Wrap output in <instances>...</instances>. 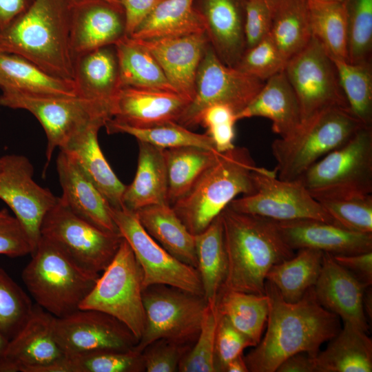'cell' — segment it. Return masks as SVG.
I'll list each match as a JSON object with an SVG mask.
<instances>
[{
	"mask_svg": "<svg viewBox=\"0 0 372 372\" xmlns=\"http://www.w3.org/2000/svg\"><path fill=\"white\" fill-rule=\"evenodd\" d=\"M238 121L263 117L272 122L280 137L293 133L301 124L298 100L284 70L267 80L254 99L236 114Z\"/></svg>",
	"mask_w": 372,
	"mask_h": 372,
	"instance_id": "obj_27",
	"label": "cell"
},
{
	"mask_svg": "<svg viewBox=\"0 0 372 372\" xmlns=\"http://www.w3.org/2000/svg\"><path fill=\"white\" fill-rule=\"evenodd\" d=\"M163 0H122L126 35L131 36L144 19Z\"/></svg>",
	"mask_w": 372,
	"mask_h": 372,
	"instance_id": "obj_55",
	"label": "cell"
},
{
	"mask_svg": "<svg viewBox=\"0 0 372 372\" xmlns=\"http://www.w3.org/2000/svg\"><path fill=\"white\" fill-rule=\"evenodd\" d=\"M274 222L282 239L294 251L312 249L332 255H351L372 251V234L352 231L315 219Z\"/></svg>",
	"mask_w": 372,
	"mask_h": 372,
	"instance_id": "obj_22",
	"label": "cell"
},
{
	"mask_svg": "<svg viewBox=\"0 0 372 372\" xmlns=\"http://www.w3.org/2000/svg\"><path fill=\"white\" fill-rule=\"evenodd\" d=\"M0 51L19 55L46 73L73 81L68 0H34L0 31Z\"/></svg>",
	"mask_w": 372,
	"mask_h": 372,
	"instance_id": "obj_3",
	"label": "cell"
},
{
	"mask_svg": "<svg viewBox=\"0 0 372 372\" xmlns=\"http://www.w3.org/2000/svg\"><path fill=\"white\" fill-rule=\"evenodd\" d=\"M317 200L335 225L355 232L372 234V194Z\"/></svg>",
	"mask_w": 372,
	"mask_h": 372,
	"instance_id": "obj_45",
	"label": "cell"
},
{
	"mask_svg": "<svg viewBox=\"0 0 372 372\" xmlns=\"http://www.w3.org/2000/svg\"><path fill=\"white\" fill-rule=\"evenodd\" d=\"M0 105L30 112L40 123L47 138V168L56 148H64L79 132L96 120L112 118L110 108L79 96L32 94L3 90Z\"/></svg>",
	"mask_w": 372,
	"mask_h": 372,
	"instance_id": "obj_7",
	"label": "cell"
},
{
	"mask_svg": "<svg viewBox=\"0 0 372 372\" xmlns=\"http://www.w3.org/2000/svg\"><path fill=\"white\" fill-rule=\"evenodd\" d=\"M256 163L247 148L235 146L216 161L171 205L193 235L205 230L231 202L254 192Z\"/></svg>",
	"mask_w": 372,
	"mask_h": 372,
	"instance_id": "obj_4",
	"label": "cell"
},
{
	"mask_svg": "<svg viewBox=\"0 0 372 372\" xmlns=\"http://www.w3.org/2000/svg\"><path fill=\"white\" fill-rule=\"evenodd\" d=\"M145 366L141 353L101 351L68 356L58 372H141Z\"/></svg>",
	"mask_w": 372,
	"mask_h": 372,
	"instance_id": "obj_43",
	"label": "cell"
},
{
	"mask_svg": "<svg viewBox=\"0 0 372 372\" xmlns=\"http://www.w3.org/2000/svg\"><path fill=\"white\" fill-rule=\"evenodd\" d=\"M120 87L176 92L153 55L125 35L115 44Z\"/></svg>",
	"mask_w": 372,
	"mask_h": 372,
	"instance_id": "obj_34",
	"label": "cell"
},
{
	"mask_svg": "<svg viewBox=\"0 0 372 372\" xmlns=\"http://www.w3.org/2000/svg\"><path fill=\"white\" fill-rule=\"evenodd\" d=\"M227 273L222 289L265 294L272 266L295 255L282 239L274 220L234 210L220 214Z\"/></svg>",
	"mask_w": 372,
	"mask_h": 372,
	"instance_id": "obj_2",
	"label": "cell"
},
{
	"mask_svg": "<svg viewBox=\"0 0 372 372\" xmlns=\"http://www.w3.org/2000/svg\"><path fill=\"white\" fill-rule=\"evenodd\" d=\"M56 162L62 189L59 198L63 203L75 214L96 227L119 233L110 214L111 206L76 161L60 150Z\"/></svg>",
	"mask_w": 372,
	"mask_h": 372,
	"instance_id": "obj_25",
	"label": "cell"
},
{
	"mask_svg": "<svg viewBox=\"0 0 372 372\" xmlns=\"http://www.w3.org/2000/svg\"><path fill=\"white\" fill-rule=\"evenodd\" d=\"M68 1H72V0H68ZM111 3H113V4H115V5H118V6H122L121 4V1L122 0H105Z\"/></svg>",
	"mask_w": 372,
	"mask_h": 372,
	"instance_id": "obj_61",
	"label": "cell"
},
{
	"mask_svg": "<svg viewBox=\"0 0 372 372\" xmlns=\"http://www.w3.org/2000/svg\"><path fill=\"white\" fill-rule=\"evenodd\" d=\"M143 280L141 267L123 238L113 259L79 309L97 310L114 317L139 341L145 326Z\"/></svg>",
	"mask_w": 372,
	"mask_h": 372,
	"instance_id": "obj_9",
	"label": "cell"
},
{
	"mask_svg": "<svg viewBox=\"0 0 372 372\" xmlns=\"http://www.w3.org/2000/svg\"><path fill=\"white\" fill-rule=\"evenodd\" d=\"M105 121L96 120L75 135L60 149L70 154L112 207H123L126 185L117 177L99 145L98 133Z\"/></svg>",
	"mask_w": 372,
	"mask_h": 372,
	"instance_id": "obj_26",
	"label": "cell"
},
{
	"mask_svg": "<svg viewBox=\"0 0 372 372\" xmlns=\"http://www.w3.org/2000/svg\"><path fill=\"white\" fill-rule=\"evenodd\" d=\"M315 358L316 372L372 371V340L348 322Z\"/></svg>",
	"mask_w": 372,
	"mask_h": 372,
	"instance_id": "obj_32",
	"label": "cell"
},
{
	"mask_svg": "<svg viewBox=\"0 0 372 372\" xmlns=\"http://www.w3.org/2000/svg\"><path fill=\"white\" fill-rule=\"evenodd\" d=\"M264 83L223 63L209 43L197 70L194 97L178 123L188 129L196 127L200 113L214 104L227 105L237 114L254 99Z\"/></svg>",
	"mask_w": 372,
	"mask_h": 372,
	"instance_id": "obj_15",
	"label": "cell"
},
{
	"mask_svg": "<svg viewBox=\"0 0 372 372\" xmlns=\"http://www.w3.org/2000/svg\"><path fill=\"white\" fill-rule=\"evenodd\" d=\"M34 0H0V31L23 14Z\"/></svg>",
	"mask_w": 372,
	"mask_h": 372,
	"instance_id": "obj_56",
	"label": "cell"
},
{
	"mask_svg": "<svg viewBox=\"0 0 372 372\" xmlns=\"http://www.w3.org/2000/svg\"><path fill=\"white\" fill-rule=\"evenodd\" d=\"M73 82L76 94L101 102L110 108L120 87L114 45L103 46L74 59Z\"/></svg>",
	"mask_w": 372,
	"mask_h": 372,
	"instance_id": "obj_28",
	"label": "cell"
},
{
	"mask_svg": "<svg viewBox=\"0 0 372 372\" xmlns=\"http://www.w3.org/2000/svg\"><path fill=\"white\" fill-rule=\"evenodd\" d=\"M107 132L127 134L137 141L147 143L165 149L184 146H194L216 150L211 138L207 134L194 132L178 123H167L149 127H134L108 120L105 124Z\"/></svg>",
	"mask_w": 372,
	"mask_h": 372,
	"instance_id": "obj_41",
	"label": "cell"
},
{
	"mask_svg": "<svg viewBox=\"0 0 372 372\" xmlns=\"http://www.w3.org/2000/svg\"><path fill=\"white\" fill-rule=\"evenodd\" d=\"M220 316L225 317L242 333L256 344L267 323L269 300L266 294L260 295L221 289L217 298Z\"/></svg>",
	"mask_w": 372,
	"mask_h": 372,
	"instance_id": "obj_40",
	"label": "cell"
},
{
	"mask_svg": "<svg viewBox=\"0 0 372 372\" xmlns=\"http://www.w3.org/2000/svg\"><path fill=\"white\" fill-rule=\"evenodd\" d=\"M0 89L58 96H76L74 83L53 76L29 60L0 51Z\"/></svg>",
	"mask_w": 372,
	"mask_h": 372,
	"instance_id": "obj_33",
	"label": "cell"
},
{
	"mask_svg": "<svg viewBox=\"0 0 372 372\" xmlns=\"http://www.w3.org/2000/svg\"><path fill=\"white\" fill-rule=\"evenodd\" d=\"M298 179L316 200L372 194V126L360 127Z\"/></svg>",
	"mask_w": 372,
	"mask_h": 372,
	"instance_id": "obj_8",
	"label": "cell"
},
{
	"mask_svg": "<svg viewBox=\"0 0 372 372\" xmlns=\"http://www.w3.org/2000/svg\"><path fill=\"white\" fill-rule=\"evenodd\" d=\"M41 235L79 267L98 274L112 261L123 240L119 233L102 229L75 214L59 197L43 220Z\"/></svg>",
	"mask_w": 372,
	"mask_h": 372,
	"instance_id": "obj_11",
	"label": "cell"
},
{
	"mask_svg": "<svg viewBox=\"0 0 372 372\" xmlns=\"http://www.w3.org/2000/svg\"><path fill=\"white\" fill-rule=\"evenodd\" d=\"M287 62L267 35L253 47L247 48L234 68L265 82L283 71Z\"/></svg>",
	"mask_w": 372,
	"mask_h": 372,
	"instance_id": "obj_48",
	"label": "cell"
},
{
	"mask_svg": "<svg viewBox=\"0 0 372 372\" xmlns=\"http://www.w3.org/2000/svg\"><path fill=\"white\" fill-rule=\"evenodd\" d=\"M110 214L141 267L143 289L153 285H165L204 297L197 269L178 260L162 247L145 230L134 211L124 207H110Z\"/></svg>",
	"mask_w": 372,
	"mask_h": 372,
	"instance_id": "obj_14",
	"label": "cell"
},
{
	"mask_svg": "<svg viewBox=\"0 0 372 372\" xmlns=\"http://www.w3.org/2000/svg\"><path fill=\"white\" fill-rule=\"evenodd\" d=\"M272 14L273 0H247L245 21L246 49L269 34Z\"/></svg>",
	"mask_w": 372,
	"mask_h": 372,
	"instance_id": "obj_53",
	"label": "cell"
},
{
	"mask_svg": "<svg viewBox=\"0 0 372 372\" xmlns=\"http://www.w3.org/2000/svg\"><path fill=\"white\" fill-rule=\"evenodd\" d=\"M8 342L9 340L0 332V372H11L6 358Z\"/></svg>",
	"mask_w": 372,
	"mask_h": 372,
	"instance_id": "obj_59",
	"label": "cell"
},
{
	"mask_svg": "<svg viewBox=\"0 0 372 372\" xmlns=\"http://www.w3.org/2000/svg\"><path fill=\"white\" fill-rule=\"evenodd\" d=\"M192 344L161 338L148 344L141 352L145 371L176 372L182 358Z\"/></svg>",
	"mask_w": 372,
	"mask_h": 372,
	"instance_id": "obj_50",
	"label": "cell"
},
{
	"mask_svg": "<svg viewBox=\"0 0 372 372\" xmlns=\"http://www.w3.org/2000/svg\"><path fill=\"white\" fill-rule=\"evenodd\" d=\"M364 125L348 109L332 107L302 121L271 143L278 178L298 179L311 165L346 143Z\"/></svg>",
	"mask_w": 372,
	"mask_h": 372,
	"instance_id": "obj_6",
	"label": "cell"
},
{
	"mask_svg": "<svg viewBox=\"0 0 372 372\" xmlns=\"http://www.w3.org/2000/svg\"><path fill=\"white\" fill-rule=\"evenodd\" d=\"M363 309L367 321L372 319V291L371 286L364 289L362 300Z\"/></svg>",
	"mask_w": 372,
	"mask_h": 372,
	"instance_id": "obj_60",
	"label": "cell"
},
{
	"mask_svg": "<svg viewBox=\"0 0 372 372\" xmlns=\"http://www.w3.org/2000/svg\"><path fill=\"white\" fill-rule=\"evenodd\" d=\"M347 23V61H371L372 0H343Z\"/></svg>",
	"mask_w": 372,
	"mask_h": 372,
	"instance_id": "obj_44",
	"label": "cell"
},
{
	"mask_svg": "<svg viewBox=\"0 0 372 372\" xmlns=\"http://www.w3.org/2000/svg\"><path fill=\"white\" fill-rule=\"evenodd\" d=\"M33 307L27 293L0 268V332L12 339L27 321Z\"/></svg>",
	"mask_w": 372,
	"mask_h": 372,
	"instance_id": "obj_47",
	"label": "cell"
},
{
	"mask_svg": "<svg viewBox=\"0 0 372 372\" xmlns=\"http://www.w3.org/2000/svg\"><path fill=\"white\" fill-rule=\"evenodd\" d=\"M134 212L145 230L162 247L182 262L197 268L195 236L170 205H150Z\"/></svg>",
	"mask_w": 372,
	"mask_h": 372,
	"instance_id": "obj_30",
	"label": "cell"
},
{
	"mask_svg": "<svg viewBox=\"0 0 372 372\" xmlns=\"http://www.w3.org/2000/svg\"><path fill=\"white\" fill-rule=\"evenodd\" d=\"M265 290L269 300L267 331L244 356L249 371L275 372L285 359L298 353L316 358L322 344L341 329L340 318L319 303L313 287L293 303L286 302L267 280Z\"/></svg>",
	"mask_w": 372,
	"mask_h": 372,
	"instance_id": "obj_1",
	"label": "cell"
},
{
	"mask_svg": "<svg viewBox=\"0 0 372 372\" xmlns=\"http://www.w3.org/2000/svg\"><path fill=\"white\" fill-rule=\"evenodd\" d=\"M143 303L145 326L136 351L141 353L161 338L193 345L207 304L203 296L172 286L153 285L143 289Z\"/></svg>",
	"mask_w": 372,
	"mask_h": 372,
	"instance_id": "obj_10",
	"label": "cell"
},
{
	"mask_svg": "<svg viewBox=\"0 0 372 372\" xmlns=\"http://www.w3.org/2000/svg\"><path fill=\"white\" fill-rule=\"evenodd\" d=\"M253 183L254 192L237 197L229 207L275 221L315 219L334 224L299 179L282 180L275 169L256 166Z\"/></svg>",
	"mask_w": 372,
	"mask_h": 372,
	"instance_id": "obj_12",
	"label": "cell"
},
{
	"mask_svg": "<svg viewBox=\"0 0 372 372\" xmlns=\"http://www.w3.org/2000/svg\"><path fill=\"white\" fill-rule=\"evenodd\" d=\"M32 252L29 237L19 220L7 209H0V254L17 258Z\"/></svg>",
	"mask_w": 372,
	"mask_h": 372,
	"instance_id": "obj_52",
	"label": "cell"
},
{
	"mask_svg": "<svg viewBox=\"0 0 372 372\" xmlns=\"http://www.w3.org/2000/svg\"><path fill=\"white\" fill-rule=\"evenodd\" d=\"M332 59L349 111L364 125L372 126V62Z\"/></svg>",
	"mask_w": 372,
	"mask_h": 372,
	"instance_id": "obj_42",
	"label": "cell"
},
{
	"mask_svg": "<svg viewBox=\"0 0 372 372\" xmlns=\"http://www.w3.org/2000/svg\"><path fill=\"white\" fill-rule=\"evenodd\" d=\"M219 318L217 301L207 302L197 338L182 358L178 371L216 372L214 349Z\"/></svg>",
	"mask_w": 372,
	"mask_h": 372,
	"instance_id": "obj_46",
	"label": "cell"
},
{
	"mask_svg": "<svg viewBox=\"0 0 372 372\" xmlns=\"http://www.w3.org/2000/svg\"><path fill=\"white\" fill-rule=\"evenodd\" d=\"M163 153L167 175V201L170 205L188 192L220 154L194 146L165 149Z\"/></svg>",
	"mask_w": 372,
	"mask_h": 372,
	"instance_id": "obj_38",
	"label": "cell"
},
{
	"mask_svg": "<svg viewBox=\"0 0 372 372\" xmlns=\"http://www.w3.org/2000/svg\"><path fill=\"white\" fill-rule=\"evenodd\" d=\"M206 30L194 0H163L130 37L146 40L206 33Z\"/></svg>",
	"mask_w": 372,
	"mask_h": 372,
	"instance_id": "obj_31",
	"label": "cell"
},
{
	"mask_svg": "<svg viewBox=\"0 0 372 372\" xmlns=\"http://www.w3.org/2000/svg\"><path fill=\"white\" fill-rule=\"evenodd\" d=\"M284 72L298 100L302 121L329 108L349 110L334 62L314 37L287 61Z\"/></svg>",
	"mask_w": 372,
	"mask_h": 372,
	"instance_id": "obj_13",
	"label": "cell"
},
{
	"mask_svg": "<svg viewBox=\"0 0 372 372\" xmlns=\"http://www.w3.org/2000/svg\"><path fill=\"white\" fill-rule=\"evenodd\" d=\"M225 372H249L243 354H241L230 361Z\"/></svg>",
	"mask_w": 372,
	"mask_h": 372,
	"instance_id": "obj_58",
	"label": "cell"
},
{
	"mask_svg": "<svg viewBox=\"0 0 372 372\" xmlns=\"http://www.w3.org/2000/svg\"><path fill=\"white\" fill-rule=\"evenodd\" d=\"M335 261L349 271L365 287L372 284V251L351 255H333Z\"/></svg>",
	"mask_w": 372,
	"mask_h": 372,
	"instance_id": "obj_54",
	"label": "cell"
},
{
	"mask_svg": "<svg viewBox=\"0 0 372 372\" xmlns=\"http://www.w3.org/2000/svg\"><path fill=\"white\" fill-rule=\"evenodd\" d=\"M315 358L307 353H298L285 359L276 372H316Z\"/></svg>",
	"mask_w": 372,
	"mask_h": 372,
	"instance_id": "obj_57",
	"label": "cell"
},
{
	"mask_svg": "<svg viewBox=\"0 0 372 372\" xmlns=\"http://www.w3.org/2000/svg\"><path fill=\"white\" fill-rule=\"evenodd\" d=\"M189 103L175 92L121 87L112 101L111 119L134 127L178 123Z\"/></svg>",
	"mask_w": 372,
	"mask_h": 372,
	"instance_id": "obj_20",
	"label": "cell"
},
{
	"mask_svg": "<svg viewBox=\"0 0 372 372\" xmlns=\"http://www.w3.org/2000/svg\"><path fill=\"white\" fill-rule=\"evenodd\" d=\"M236 112L229 106L214 104L205 107L198 115L196 127L201 125L213 141L216 151L225 152L235 147Z\"/></svg>",
	"mask_w": 372,
	"mask_h": 372,
	"instance_id": "obj_49",
	"label": "cell"
},
{
	"mask_svg": "<svg viewBox=\"0 0 372 372\" xmlns=\"http://www.w3.org/2000/svg\"><path fill=\"white\" fill-rule=\"evenodd\" d=\"M56 317L34 305L27 321L9 340L6 353L11 372H58L67 356L55 334Z\"/></svg>",
	"mask_w": 372,
	"mask_h": 372,
	"instance_id": "obj_18",
	"label": "cell"
},
{
	"mask_svg": "<svg viewBox=\"0 0 372 372\" xmlns=\"http://www.w3.org/2000/svg\"><path fill=\"white\" fill-rule=\"evenodd\" d=\"M247 0H194L206 22L209 43L219 59L235 67L245 50Z\"/></svg>",
	"mask_w": 372,
	"mask_h": 372,
	"instance_id": "obj_24",
	"label": "cell"
},
{
	"mask_svg": "<svg viewBox=\"0 0 372 372\" xmlns=\"http://www.w3.org/2000/svg\"><path fill=\"white\" fill-rule=\"evenodd\" d=\"M33 174V166L25 156L12 154L0 157V199L25 230L32 254L41 237L43 220L57 200L48 188L34 180Z\"/></svg>",
	"mask_w": 372,
	"mask_h": 372,
	"instance_id": "obj_16",
	"label": "cell"
},
{
	"mask_svg": "<svg viewBox=\"0 0 372 372\" xmlns=\"http://www.w3.org/2000/svg\"><path fill=\"white\" fill-rule=\"evenodd\" d=\"M137 168L126 185L123 207L135 211L145 207L167 203V175L163 149L138 141Z\"/></svg>",
	"mask_w": 372,
	"mask_h": 372,
	"instance_id": "obj_29",
	"label": "cell"
},
{
	"mask_svg": "<svg viewBox=\"0 0 372 372\" xmlns=\"http://www.w3.org/2000/svg\"><path fill=\"white\" fill-rule=\"evenodd\" d=\"M68 13L73 61L82 54L114 45L126 35L122 6L105 0H72L68 1Z\"/></svg>",
	"mask_w": 372,
	"mask_h": 372,
	"instance_id": "obj_19",
	"label": "cell"
},
{
	"mask_svg": "<svg viewBox=\"0 0 372 372\" xmlns=\"http://www.w3.org/2000/svg\"><path fill=\"white\" fill-rule=\"evenodd\" d=\"M56 340L67 357L101 351H127L138 340L123 322L94 309H78L55 319Z\"/></svg>",
	"mask_w": 372,
	"mask_h": 372,
	"instance_id": "obj_17",
	"label": "cell"
},
{
	"mask_svg": "<svg viewBox=\"0 0 372 372\" xmlns=\"http://www.w3.org/2000/svg\"><path fill=\"white\" fill-rule=\"evenodd\" d=\"M337 1H343V0H337Z\"/></svg>",
	"mask_w": 372,
	"mask_h": 372,
	"instance_id": "obj_62",
	"label": "cell"
},
{
	"mask_svg": "<svg viewBox=\"0 0 372 372\" xmlns=\"http://www.w3.org/2000/svg\"><path fill=\"white\" fill-rule=\"evenodd\" d=\"M197 270L207 302L217 301L227 273L220 214L203 232L195 235Z\"/></svg>",
	"mask_w": 372,
	"mask_h": 372,
	"instance_id": "obj_37",
	"label": "cell"
},
{
	"mask_svg": "<svg viewBox=\"0 0 372 372\" xmlns=\"http://www.w3.org/2000/svg\"><path fill=\"white\" fill-rule=\"evenodd\" d=\"M323 254L316 249H298L293 257L272 266L266 280L276 287L286 302H296L316 285L322 266Z\"/></svg>",
	"mask_w": 372,
	"mask_h": 372,
	"instance_id": "obj_35",
	"label": "cell"
},
{
	"mask_svg": "<svg viewBox=\"0 0 372 372\" xmlns=\"http://www.w3.org/2000/svg\"><path fill=\"white\" fill-rule=\"evenodd\" d=\"M313 287L324 308L336 314L344 322L368 333L369 326L362 304L366 287L338 264L332 254L324 252L321 271Z\"/></svg>",
	"mask_w": 372,
	"mask_h": 372,
	"instance_id": "obj_23",
	"label": "cell"
},
{
	"mask_svg": "<svg viewBox=\"0 0 372 372\" xmlns=\"http://www.w3.org/2000/svg\"><path fill=\"white\" fill-rule=\"evenodd\" d=\"M307 1L312 37L331 58L347 61V23L343 1Z\"/></svg>",
	"mask_w": 372,
	"mask_h": 372,
	"instance_id": "obj_39",
	"label": "cell"
},
{
	"mask_svg": "<svg viewBox=\"0 0 372 372\" xmlns=\"http://www.w3.org/2000/svg\"><path fill=\"white\" fill-rule=\"evenodd\" d=\"M220 314V313H219ZM255 343L220 315L216 330L214 360L216 372H225L227 364Z\"/></svg>",
	"mask_w": 372,
	"mask_h": 372,
	"instance_id": "obj_51",
	"label": "cell"
},
{
	"mask_svg": "<svg viewBox=\"0 0 372 372\" xmlns=\"http://www.w3.org/2000/svg\"><path fill=\"white\" fill-rule=\"evenodd\" d=\"M135 40L153 55L176 92L191 102L197 70L209 43L206 33Z\"/></svg>",
	"mask_w": 372,
	"mask_h": 372,
	"instance_id": "obj_21",
	"label": "cell"
},
{
	"mask_svg": "<svg viewBox=\"0 0 372 372\" xmlns=\"http://www.w3.org/2000/svg\"><path fill=\"white\" fill-rule=\"evenodd\" d=\"M22 279L37 304L56 318L78 309L99 274L79 267L59 246L41 236Z\"/></svg>",
	"mask_w": 372,
	"mask_h": 372,
	"instance_id": "obj_5",
	"label": "cell"
},
{
	"mask_svg": "<svg viewBox=\"0 0 372 372\" xmlns=\"http://www.w3.org/2000/svg\"><path fill=\"white\" fill-rule=\"evenodd\" d=\"M268 35L287 61L301 51L312 37L307 0H273Z\"/></svg>",
	"mask_w": 372,
	"mask_h": 372,
	"instance_id": "obj_36",
	"label": "cell"
}]
</instances>
